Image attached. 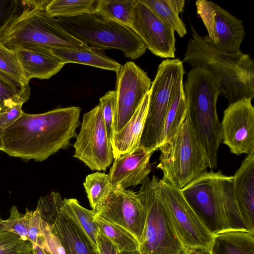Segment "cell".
Here are the masks:
<instances>
[{"label":"cell","instance_id":"obj_19","mask_svg":"<svg viewBox=\"0 0 254 254\" xmlns=\"http://www.w3.org/2000/svg\"><path fill=\"white\" fill-rule=\"evenodd\" d=\"M233 189L245 228L254 233V154L245 157L233 176Z\"/></svg>","mask_w":254,"mask_h":254},{"label":"cell","instance_id":"obj_34","mask_svg":"<svg viewBox=\"0 0 254 254\" xmlns=\"http://www.w3.org/2000/svg\"><path fill=\"white\" fill-rule=\"evenodd\" d=\"M25 214L27 219L28 241L32 246H37L45 250L47 248L44 221L37 210L29 211Z\"/></svg>","mask_w":254,"mask_h":254},{"label":"cell","instance_id":"obj_29","mask_svg":"<svg viewBox=\"0 0 254 254\" xmlns=\"http://www.w3.org/2000/svg\"><path fill=\"white\" fill-rule=\"evenodd\" d=\"M0 79L17 87L29 86L14 53L0 43Z\"/></svg>","mask_w":254,"mask_h":254},{"label":"cell","instance_id":"obj_27","mask_svg":"<svg viewBox=\"0 0 254 254\" xmlns=\"http://www.w3.org/2000/svg\"><path fill=\"white\" fill-rule=\"evenodd\" d=\"M94 219L100 231L120 252L140 251L139 242L131 233L119 225L107 221L96 214Z\"/></svg>","mask_w":254,"mask_h":254},{"label":"cell","instance_id":"obj_44","mask_svg":"<svg viewBox=\"0 0 254 254\" xmlns=\"http://www.w3.org/2000/svg\"><path fill=\"white\" fill-rule=\"evenodd\" d=\"M4 147L3 141L0 133V150L2 151Z\"/></svg>","mask_w":254,"mask_h":254},{"label":"cell","instance_id":"obj_36","mask_svg":"<svg viewBox=\"0 0 254 254\" xmlns=\"http://www.w3.org/2000/svg\"><path fill=\"white\" fill-rule=\"evenodd\" d=\"M98 105L101 110L108 137L111 141L114 134L116 111V97L115 90H110L100 97Z\"/></svg>","mask_w":254,"mask_h":254},{"label":"cell","instance_id":"obj_11","mask_svg":"<svg viewBox=\"0 0 254 254\" xmlns=\"http://www.w3.org/2000/svg\"><path fill=\"white\" fill-rule=\"evenodd\" d=\"M73 146V157L91 170L105 171L112 164V147L99 105L84 114Z\"/></svg>","mask_w":254,"mask_h":254},{"label":"cell","instance_id":"obj_24","mask_svg":"<svg viewBox=\"0 0 254 254\" xmlns=\"http://www.w3.org/2000/svg\"><path fill=\"white\" fill-rule=\"evenodd\" d=\"M53 54L65 64L74 63L116 72L121 64L107 56L102 50L91 47L85 49H52Z\"/></svg>","mask_w":254,"mask_h":254},{"label":"cell","instance_id":"obj_17","mask_svg":"<svg viewBox=\"0 0 254 254\" xmlns=\"http://www.w3.org/2000/svg\"><path fill=\"white\" fill-rule=\"evenodd\" d=\"M155 151L139 145L132 152L115 158L108 174L112 188L141 185L151 171L150 159Z\"/></svg>","mask_w":254,"mask_h":254},{"label":"cell","instance_id":"obj_13","mask_svg":"<svg viewBox=\"0 0 254 254\" xmlns=\"http://www.w3.org/2000/svg\"><path fill=\"white\" fill-rule=\"evenodd\" d=\"M116 72L114 134L120 131L130 119L149 91L152 83L147 73L131 61L121 65Z\"/></svg>","mask_w":254,"mask_h":254},{"label":"cell","instance_id":"obj_21","mask_svg":"<svg viewBox=\"0 0 254 254\" xmlns=\"http://www.w3.org/2000/svg\"><path fill=\"white\" fill-rule=\"evenodd\" d=\"M60 213L88 240L98 254L97 237L99 229L94 219L96 212L83 207L75 198H64Z\"/></svg>","mask_w":254,"mask_h":254},{"label":"cell","instance_id":"obj_16","mask_svg":"<svg viewBox=\"0 0 254 254\" xmlns=\"http://www.w3.org/2000/svg\"><path fill=\"white\" fill-rule=\"evenodd\" d=\"M130 28L156 56L174 58V31L167 27L142 0H135Z\"/></svg>","mask_w":254,"mask_h":254},{"label":"cell","instance_id":"obj_4","mask_svg":"<svg viewBox=\"0 0 254 254\" xmlns=\"http://www.w3.org/2000/svg\"><path fill=\"white\" fill-rule=\"evenodd\" d=\"M185 198L214 235L244 228L233 189V176L206 171L180 189Z\"/></svg>","mask_w":254,"mask_h":254},{"label":"cell","instance_id":"obj_40","mask_svg":"<svg viewBox=\"0 0 254 254\" xmlns=\"http://www.w3.org/2000/svg\"><path fill=\"white\" fill-rule=\"evenodd\" d=\"M97 244L98 254H119L121 252L118 247L100 230L97 237Z\"/></svg>","mask_w":254,"mask_h":254},{"label":"cell","instance_id":"obj_33","mask_svg":"<svg viewBox=\"0 0 254 254\" xmlns=\"http://www.w3.org/2000/svg\"><path fill=\"white\" fill-rule=\"evenodd\" d=\"M32 245L12 232L0 229V254H32Z\"/></svg>","mask_w":254,"mask_h":254},{"label":"cell","instance_id":"obj_9","mask_svg":"<svg viewBox=\"0 0 254 254\" xmlns=\"http://www.w3.org/2000/svg\"><path fill=\"white\" fill-rule=\"evenodd\" d=\"M183 63L167 59L159 65L149 90L148 113L140 145L158 150L166 116L179 79L184 76Z\"/></svg>","mask_w":254,"mask_h":254},{"label":"cell","instance_id":"obj_7","mask_svg":"<svg viewBox=\"0 0 254 254\" xmlns=\"http://www.w3.org/2000/svg\"><path fill=\"white\" fill-rule=\"evenodd\" d=\"M158 150L161 179L180 189L208 168L204 148L187 115L174 136Z\"/></svg>","mask_w":254,"mask_h":254},{"label":"cell","instance_id":"obj_43","mask_svg":"<svg viewBox=\"0 0 254 254\" xmlns=\"http://www.w3.org/2000/svg\"><path fill=\"white\" fill-rule=\"evenodd\" d=\"M119 254H141L140 251L132 252H121Z\"/></svg>","mask_w":254,"mask_h":254},{"label":"cell","instance_id":"obj_39","mask_svg":"<svg viewBox=\"0 0 254 254\" xmlns=\"http://www.w3.org/2000/svg\"><path fill=\"white\" fill-rule=\"evenodd\" d=\"M44 227L47 243V248L45 250L51 254H66L59 239L52 233L50 226L45 221Z\"/></svg>","mask_w":254,"mask_h":254},{"label":"cell","instance_id":"obj_45","mask_svg":"<svg viewBox=\"0 0 254 254\" xmlns=\"http://www.w3.org/2000/svg\"><path fill=\"white\" fill-rule=\"evenodd\" d=\"M2 220L1 219V217H0V225H1V222H2Z\"/></svg>","mask_w":254,"mask_h":254},{"label":"cell","instance_id":"obj_41","mask_svg":"<svg viewBox=\"0 0 254 254\" xmlns=\"http://www.w3.org/2000/svg\"><path fill=\"white\" fill-rule=\"evenodd\" d=\"M32 254H51L39 246H32Z\"/></svg>","mask_w":254,"mask_h":254},{"label":"cell","instance_id":"obj_35","mask_svg":"<svg viewBox=\"0 0 254 254\" xmlns=\"http://www.w3.org/2000/svg\"><path fill=\"white\" fill-rule=\"evenodd\" d=\"M0 229L12 232L23 241H28L26 214L20 213L15 206L11 208L9 217L2 220Z\"/></svg>","mask_w":254,"mask_h":254},{"label":"cell","instance_id":"obj_25","mask_svg":"<svg viewBox=\"0 0 254 254\" xmlns=\"http://www.w3.org/2000/svg\"><path fill=\"white\" fill-rule=\"evenodd\" d=\"M183 77L179 79L177 84L166 116L159 147L174 136L186 118L188 108L184 88Z\"/></svg>","mask_w":254,"mask_h":254},{"label":"cell","instance_id":"obj_32","mask_svg":"<svg viewBox=\"0 0 254 254\" xmlns=\"http://www.w3.org/2000/svg\"><path fill=\"white\" fill-rule=\"evenodd\" d=\"M30 96L29 86H12L0 79V112L5 111L19 104H24Z\"/></svg>","mask_w":254,"mask_h":254},{"label":"cell","instance_id":"obj_14","mask_svg":"<svg viewBox=\"0 0 254 254\" xmlns=\"http://www.w3.org/2000/svg\"><path fill=\"white\" fill-rule=\"evenodd\" d=\"M251 99L229 104L221 126L222 142L235 155L254 154V107Z\"/></svg>","mask_w":254,"mask_h":254},{"label":"cell","instance_id":"obj_10","mask_svg":"<svg viewBox=\"0 0 254 254\" xmlns=\"http://www.w3.org/2000/svg\"><path fill=\"white\" fill-rule=\"evenodd\" d=\"M156 184L162 200L187 253L197 249L209 252L214 235L200 220L181 190L158 177Z\"/></svg>","mask_w":254,"mask_h":254},{"label":"cell","instance_id":"obj_3","mask_svg":"<svg viewBox=\"0 0 254 254\" xmlns=\"http://www.w3.org/2000/svg\"><path fill=\"white\" fill-rule=\"evenodd\" d=\"M50 0L19 1L16 11L0 31V43L13 51L22 46L79 50L90 47L66 32L46 7Z\"/></svg>","mask_w":254,"mask_h":254},{"label":"cell","instance_id":"obj_22","mask_svg":"<svg viewBox=\"0 0 254 254\" xmlns=\"http://www.w3.org/2000/svg\"><path fill=\"white\" fill-rule=\"evenodd\" d=\"M60 210L49 226L59 239L65 254H96L88 240L60 214Z\"/></svg>","mask_w":254,"mask_h":254},{"label":"cell","instance_id":"obj_38","mask_svg":"<svg viewBox=\"0 0 254 254\" xmlns=\"http://www.w3.org/2000/svg\"><path fill=\"white\" fill-rule=\"evenodd\" d=\"M19 104L5 111L0 112V130H3L13 124L21 116L23 111Z\"/></svg>","mask_w":254,"mask_h":254},{"label":"cell","instance_id":"obj_23","mask_svg":"<svg viewBox=\"0 0 254 254\" xmlns=\"http://www.w3.org/2000/svg\"><path fill=\"white\" fill-rule=\"evenodd\" d=\"M210 254H254V233L229 230L214 235Z\"/></svg>","mask_w":254,"mask_h":254},{"label":"cell","instance_id":"obj_8","mask_svg":"<svg viewBox=\"0 0 254 254\" xmlns=\"http://www.w3.org/2000/svg\"><path fill=\"white\" fill-rule=\"evenodd\" d=\"M157 177H147L137 192L146 212L141 254H186L187 252L160 196Z\"/></svg>","mask_w":254,"mask_h":254},{"label":"cell","instance_id":"obj_37","mask_svg":"<svg viewBox=\"0 0 254 254\" xmlns=\"http://www.w3.org/2000/svg\"><path fill=\"white\" fill-rule=\"evenodd\" d=\"M19 0H0V31L16 11Z\"/></svg>","mask_w":254,"mask_h":254},{"label":"cell","instance_id":"obj_5","mask_svg":"<svg viewBox=\"0 0 254 254\" xmlns=\"http://www.w3.org/2000/svg\"><path fill=\"white\" fill-rule=\"evenodd\" d=\"M187 116L206 152L208 168L217 166L222 142L220 123L217 113L218 97L221 93L217 79L208 71L194 67L189 71L184 86Z\"/></svg>","mask_w":254,"mask_h":254},{"label":"cell","instance_id":"obj_6","mask_svg":"<svg viewBox=\"0 0 254 254\" xmlns=\"http://www.w3.org/2000/svg\"><path fill=\"white\" fill-rule=\"evenodd\" d=\"M56 19L66 32L94 49L119 50L131 60L146 52L144 43L131 28L97 13Z\"/></svg>","mask_w":254,"mask_h":254},{"label":"cell","instance_id":"obj_42","mask_svg":"<svg viewBox=\"0 0 254 254\" xmlns=\"http://www.w3.org/2000/svg\"><path fill=\"white\" fill-rule=\"evenodd\" d=\"M186 254H210L209 252L206 251L202 250H194L193 251H189Z\"/></svg>","mask_w":254,"mask_h":254},{"label":"cell","instance_id":"obj_28","mask_svg":"<svg viewBox=\"0 0 254 254\" xmlns=\"http://www.w3.org/2000/svg\"><path fill=\"white\" fill-rule=\"evenodd\" d=\"M135 3V0H98L93 12L130 28Z\"/></svg>","mask_w":254,"mask_h":254},{"label":"cell","instance_id":"obj_15","mask_svg":"<svg viewBox=\"0 0 254 254\" xmlns=\"http://www.w3.org/2000/svg\"><path fill=\"white\" fill-rule=\"evenodd\" d=\"M96 214L124 228L134 235L140 243L146 212L137 193L120 187L112 188Z\"/></svg>","mask_w":254,"mask_h":254},{"label":"cell","instance_id":"obj_26","mask_svg":"<svg viewBox=\"0 0 254 254\" xmlns=\"http://www.w3.org/2000/svg\"><path fill=\"white\" fill-rule=\"evenodd\" d=\"M169 28L182 38L187 30L179 16L185 5L184 0H142Z\"/></svg>","mask_w":254,"mask_h":254},{"label":"cell","instance_id":"obj_2","mask_svg":"<svg viewBox=\"0 0 254 254\" xmlns=\"http://www.w3.org/2000/svg\"><path fill=\"white\" fill-rule=\"evenodd\" d=\"M184 62L192 68L204 69L217 79L221 94L229 104L254 97V62L242 52L229 53L206 43L191 26Z\"/></svg>","mask_w":254,"mask_h":254},{"label":"cell","instance_id":"obj_18","mask_svg":"<svg viewBox=\"0 0 254 254\" xmlns=\"http://www.w3.org/2000/svg\"><path fill=\"white\" fill-rule=\"evenodd\" d=\"M14 52L29 82L32 78L48 79L59 72L65 64L50 49L26 46Z\"/></svg>","mask_w":254,"mask_h":254},{"label":"cell","instance_id":"obj_12","mask_svg":"<svg viewBox=\"0 0 254 254\" xmlns=\"http://www.w3.org/2000/svg\"><path fill=\"white\" fill-rule=\"evenodd\" d=\"M195 5L208 32L202 37L204 40L224 52H241L240 46L246 36L243 21L211 1L198 0Z\"/></svg>","mask_w":254,"mask_h":254},{"label":"cell","instance_id":"obj_20","mask_svg":"<svg viewBox=\"0 0 254 254\" xmlns=\"http://www.w3.org/2000/svg\"><path fill=\"white\" fill-rule=\"evenodd\" d=\"M149 100V91L124 127L113 135L111 143L114 159L132 152L140 145L148 113Z\"/></svg>","mask_w":254,"mask_h":254},{"label":"cell","instance_id":"obj_31","mask_svg":"<svg viewBox=\"0 0 254 254\" xmlns=\"http://www.w3.org/2000/svg\"><path fill=\"white\" fill-rule=\"evenodd\" d=\"M95 0H52L46 7V12L52 17H69L93 12Z\"/></svg>","mask_w":254,"mask_h":254},{"label":"cell","instance_id":"obj_30","mask_svg":"<svg viewBox=\"0 0 254 254\" xmlns=\"http://www.w3.org/2000/svg\"><path fill=\"white\" fill-rule=\"evenodd\" d=\"M83 186L90 207L96 212L112 189L109 175L99 172L89 174L86 176Z\"/></svg>","mask_w":254,"mask_h":254},{"label":"cell","instance_id":"obj_1","mask_svg":"<svg viewBox=\"0 0 254 254\" xmlns=\"http://www.w3.org/2000/svg\"><path fill=\"white\" fill-rule=\"evenodd\" d=\"M81 110L78 106H71L38 114L23 112L13 124L0 130L2 151L23 160H46L67 148L76 137Z\"/></svg>","mask_w":254,"mask_h":254}]
</instances>
